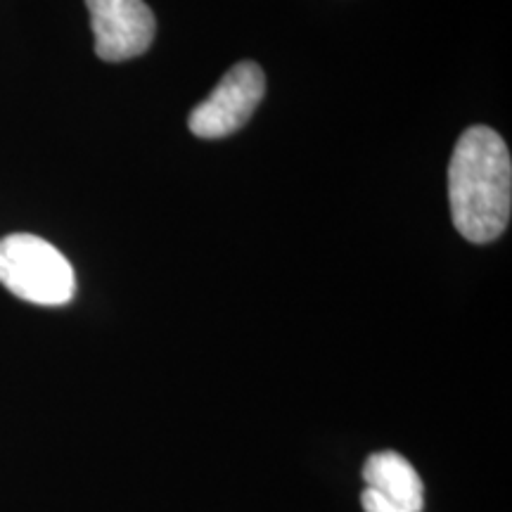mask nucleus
Returning <instances> with one entry per match:
<instances>
[{"label":"nucleus","mask_w":512,"mask_h":512,"mask_svg":"<svg viewBox=\"0 0 512 512\" xmlns=\"http://www.w3.org/2000/svg\"><path fill=\"white\" fill-rule=\"evenodd\" d=\"M266 93V76L259 64L240 62L228 69L219 86L190 114V131L214 140L240 131L252 119Z\"/></svg>","instance_id":"3"},{"label":"nucleus","mask_w":512,"mask_h":512,"mask_svg":"<svg viewBox=\"0 0 512 512\" xmlns=\"http://www.w3.org/2000/svg\"><path fill=\"white\" fill-rule=\"evenodd\" d=\"M448 200L458 233L475 245L501 238L512 209V162L489 126H470L448 164Z\"/></svg>","instance_id":"1"},{"label":"nucleus","mask_w":512,"mask_h":512,"mask_svg":"<svg viewBox=\"0 0 512 512\" xmlns=\"http://www.w3.org/2000/svg\"><path fill=\"white\" fill-rule=\"evenodd\" d=\"M0 285L38 306H64L74 299L76 275L60 249L29 233L0 240Z\"/></svg>","instance_id":"2"},{"label":"nucleus","mask_w":512,"mask_h":512,"mask_svg":"<svg viewBox=\"0 0 512 512\" xmlns=\"http://www.w3.org/2000/svg\"><path fill=\"white\" fill-rule=\"evenodd\" d=\"M363 482L368 491L411 512H420L425 505V486L420 475L396 451L373 453L363 465Z\"/></svg>","instance_id":"5"},{"label":"nucleus","mask_w":512,"mask_h":512,"mask_svg":"<svg viewBox=\"0 0 512 512\" xmlns=\"http://www.w3.org/2000/svg\"><path fill=\"white\" fill-rule=\"evenodd\" d=\"M361 505H363V510H366V512H411V510L401 508V505H394V503L384 501V498H380V496L373 494V491H368V489L363 491Z\"/></svg>","instance_id":"6"},{"label":"nucleus","mask_w":512,"mask_h":512,"mask_svg":"<svg viewBox=\"0 0 512 512\" xmlns=\"http://www.w3.org/2000/svg\"><path fill=\"white\" fill-rule=\"evenodd\" d=\"M86 8L100 60L124 62L150 50L157 22L145 0H86Z\"/></svg>","instance_id":"4"}]
</instances>
